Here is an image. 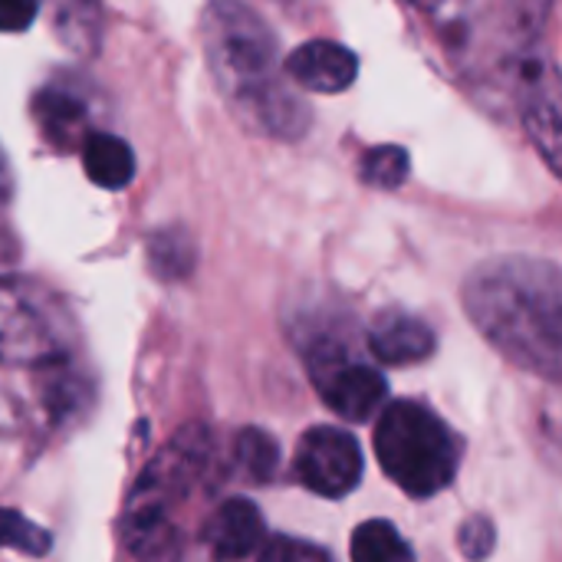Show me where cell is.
Returning a JSON list of instances; mask_svg holds the SVG:
<instances>
[{"mask_svg":"<svg viewBox=\"0 0 562 562\" xmlns=\"http://www.w3.org/2000/svg\"><path fill=\"white\" fill-rule=\"evenodd\" d=\"M201 46L214 86L234 119L267 138H300L310 105L280 72V43L267 20L240 0H211L201 16Z\"/></svg>","mask_w":562,"mask_h":562,"instance_id":"obj_1","label":"cell"},{"mask_svg":"<svg viewBox=\"0 0 562 562\" xmlns=\"http://www.w3.org/2000/svg\"><path fill=\"white\" fill-rule=\"evenodd\" d=\"M464 310L504 359L560 382L562 277L557 263L540 257L487 260L464 283Z\"/></svg>","mask_w":562,"mask_h":562,"instance_id":"obj_2","label":"cell"},{"mask_svg":"<svg viewBox=\"0 0 562 562\" xmlns=\"http://www.w3.org/2000/svg\"><path fill=\"white\" fill-rule=\"evenodd\" d=\"M372 445L382 471L418 501L441 494L461 464L451 428L422 402L385 405Z\"/></svg>","mask_w":562,"mask_h":562,"instance_id":"obj_3","label":"cell"},{"mask_svg":"<svg viewBox=\"0 0 562 562\" xmlns=\"http://www.w3.org/2000/svg\"><path fill=\"white\" fill-rule=\"evenodd\" d=\"M69 339L72 323L59 296L33 280L0 277V366H63Z\"/></svg>","mask_w":562,"mask_h":562,"instance_id":"obj_4","label":"cell"},{"mask_svg":"<svg viewBox=\"0 0 562 562\" xmlns=\"http://www.w3.org/2000/svg\"><path fill=\"white\" fill-rule=\"evenodd\" d=\"M306 369L319 398L346 422H369L389 398V382L379 369L352 359L349 346L336 336H316L306 349Z\"/></svg>","mask_w":562,"mask_h":562,"instance_id":"obj_5","label":"cell"},{"mask_svg":"<svg viewBox=\"0 0 562 562\" xmlns=\"http://www.w3.org/2000/svg\"><path fill=\"white\" fill-rule=\"evenodd\" d=\"M211 461V435L207 428L194 425L184 428L138 477L128 507H145V510H165L171 514V504L184 501L194 484L201 481L204 468Z\"/></svg>","mask_w":562,"mask_h":562,"instance_id":"obj_6","label":"cell"},{"mask_svg":"<svg viewBox=\"0 0 562 562\" xmlns=\"http://www.w3.org/2000/svg\"><path fill=\"white\" fill-rule=\"evenodd\" d=\"M293 471L306 491L339 501L352 494L362 481V448L352 431L319 425L300 438Z\"/></svg>","mask_w":562,"mask_h":562,"instance_id":"obj_7","label":"cell"},{"mask_svg":"<svg viewBox=\"0 0 562 562\" xmlns=\"http://www.w3.org/2000/svg\"><path fill=\"white\" fill-rule=\"evenodd\" d=\"M517 89H520V112L530 132V142L547 158L550 171L560 175L562 155V109H560V76L553 59L527 53L517 66Z\"/></svg>","mask_w":562,"mask_h":562,"instance_id":"obj_8","label":"cell"},{"mask_svg":"<svg viewBox=\"0 0 562 562\" xmlns=\"http://www.w3.org/2000/svg\"><path fill=\"white\" fill-rule=\"evenodd\" d=\"M283 72L293 86L319 95L346 92L359 76V56L336 40H310L283 59Z\"/></svg>","mask_w":562,"mask_h":562,"instance_id":"obj_9","label":"cell"},{"mask_svg":"<svg viewBox=\"0 0 562 562\" xmlns=\"http://www.w3.org/2000/svg\"><path fill=\"white\" fill-rule=\"evenodd\" d=\"M201 540L214 562H240L263 547L267 524L257 504H250L247 497H231L211 514Z\"/></svg>","mask_w":562,"mask_h":562,"instance_id":"obj_10","label":"cell"},{"mask_svg":"<svg viewBox=\"0 0 562 562\" xmlns=\"http://www.w3.org/2000/svg\"><path fill=\"white\" fill-rule=\"evenodd\" d=\"M435 346H438L435 329L405 310H385L369 326V349L385 366L425 362L435 352Z\"/></svg>","mask_w":562,"mask_h":562,"instance_id":"obj_11","label":"cell"},{"mask_svg":"<svg viewBox=\"0 0 562 562\" xmlns=\"http://www.w3.org/2000/svg\"><path fill=\"white\" fill-rule=\"evenodd\" d=\"M122 540L138 562H178L181 560V533L165 510L128 507L122 520Z\"/></svg>","mask_w":562,"mask_h":562,"instance_id":"obj_12","label":"cell"},{"mask_svg":"<svg viewBox=\"0 0 562 562\" xmlns=\"http://www.w3.org/2000/svg\"><path fill=\"white\" fill-rule=\"evenodd\" d=\"M33 115L43 128V135L56 145V148H69V145H82V138L89 135L86 128V102L79 95H72L63 86H46L33 95Z\"/></svg>","mask_w":562,"mask_h":562,"instance_id":"obj_13","label":"cell"},{"mask_svg":"<svg viewBox=\"0 0 562 562\" xmlns=\"http://www.w3.org/2000/svg\"><path fill=\"white\" fill-rule=\"evenodd\" d=\"M82 171L105 191H122L135 178V155L125 138L112 132H89L82 138Z\"/></svg>","mask_w":562,"mask_h":562,"instance_id":"obj_14","label":"cell"},{"mask_svg":"<svg viewBox=\"0 0 562 562\" xmlns=\"http://www.w3.org/2000/svg\"><path fill=\"white\" fill-rule=\"evenodd\" d=\"M53 33L63 46L79 56H92L102 40V7L99 0H46Z\"/></svg>","mask_w":562,"mask_h":562,"instance_id":"obj_15","label":"cell"},{"mask_svg":"<svg viewBox=\"0 0 562 562\" xmlns=\"http://www.w3.org/2000/svg\"><path fill=\"white\" fill-rule=\"evenodd\" d=\"M352 562H415L412 543L389 520H366L349 540Z\"/></svg>","mask_w":562,"mask_h":562,"instance_id":"obj_16","label":"cell"},{"mask_svg":"<svg viewBox=\"0 0 562 562\" xmlns=\"http://www.w3.org/2000/svg\"><path fill=\"white\" fill-rule=\"evenodd\" d=\"M148 263L161 280H184L198 263V247L184 227H161L148 240Z\"/></svg>","mask_w":562,"mask_h":562,"instance_id":"obj_17","label":"cell"},{"mask_svg":"<svg viewBox=\"0 0 562 562\" xmlns=\"http://www.w3.org/2000/svg\"><path fill=\"white\" fill-rule=\"evenodd\" d=\"M234 458L254 484H270L280 468V445L263 428H244L237 435Z\"/></svg>","mask_w":562,"mask_h":562,"instance_id":"obj_18","label":"cell"},{"mask_svg":"<svg viewBox=\"0 0 562 562\" xmlns=\"http://www.w3.org/2000/svg\"><path fill=\"white\" fill-rule=\"evenodd\" d=\"M362 181L379 188V191H395L408 181V171H412V158L402 145H379V148H369L366 158H362Z\"/></svg>","mask_w":562,"mask_h":562,"instance_id":"obj_19","label":"cell"},{"mask_svg":"<svg viewBox=\"0 0 562 562\" xmlns=\"http://www.w3.org/2000/svg\"><path fill=\"white\" fill-rule=\"evenodd\" d=\"M0 547L16 550L23 557H46L53 550V537H49V530L26 520L20 510L0 507Z\"/></svg>","mask_w":562,"mask_h":562,"instance_id":"obj_20","label":"cell"},{"mask_svg":"<svg viewBox=\"0 0 562 562\" xmlns=\"http://www.w3.org/2000/svg\"><path fill=\"white\" fill-rule=\"evenodd\" d=\"M494 547H497V527H494L491 517L474 514V517H468V520L461 524V530H458V550L464 553V560H491Z\"/></svg>","mask_w":562,"mask_h":562,"instance_id":"obj_21","label":"cell"},{"mask_svg":"<svg viewBox=\"0 0 562 562\" xmlns=\"http://www.w3.org/2000/svg\"><path fill=\"white\" fill-rule=\"evenodd\" d=\"M257 562H329V557L313 543H303V540H293V537H273L263 547Z\"/></svg>","mask_w":562,"mask_h":562,"instance_id":"obj_22","label":"cell"},{"mask_svg":"<svg viewBox=\"0 0 562 562\" xmlns=\"http://www.w3.org/2000/svg\"><path fill=\"white\" fill-rule=\"evenodd\" d=\"M40 0H0V33H23L36 20Z\"/></svg>","mask_w":562,"mask_h":562,"instance_id":"obj_23","label":"cell"},{"mask_svg":"<svg viewBox=\"0 0 562 562\" xmlns=\"http://www.w3.org/2000/svg\"><path fill=\"white\" fill-rule=\"evenodd\" d=\"M13 194V171H10V161L0 148V201H7Z\"/></svg>","mask_w":562,"mask_h":562,"instance_id":"obj_24","label":"cell"},{"mask_svg":"<svg viewBox=\"0 0 562 562\" xmlns=\"http://www.w3.org/2000/svg\"><path fill=\"white\" fill-rule=\"evenodd\" d=\"M415 3H422V7H441V3H448V0H415Z\"/></svg>","mask_w":562,"mask_h":562,"instance_id":"obj_25","label":"cell"}]
</instances>
